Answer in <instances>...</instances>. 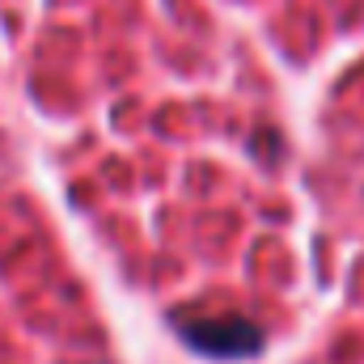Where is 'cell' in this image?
<instances>
[{"instance_id":"6da1fadb","label":"cell","mask_w":364,"mask_h":364,"mask_svg":"<svg viewBox=\"0 0 364 364\" xmlns=\"http://www.w3.org/2000/svg\"><path fill=\"white\" fill-rule=\"evenodd\" d=\"M178 331L186 348H195L199 356H216V360L255 356L263 348L259 326L246 318H186V322H178Z\"/></svg>"}]
</instances>
